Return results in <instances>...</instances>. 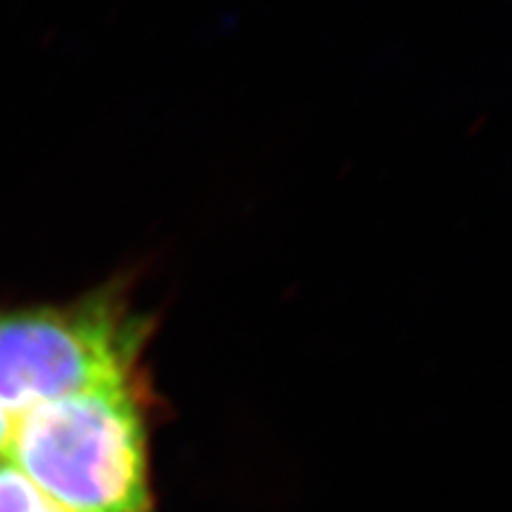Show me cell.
I'll return each instance as SVG.
<instances>
[{"label":"cell","mask_w":512,"mask_h":512,"mask_svg":"<svg viewBox=\"0 0 512 512\" xmlns=\"http://www.w3.org/2000/svg\"><path fill=\"white\" fill-rule=\"evenodd\" d=\"M5 458L72 512H152L136 382L27 408L12 420Z\"/></svg>","instance_id":"cell-1"},{"label":"cell","mask_w":512,"mask_h":512,"mask_svg":"<svg viewBox=\"0 0 512 512\" xmlns=\"http://www.w3.org/2000/svg\"><path fill=\"white\" fill-rule=\"evenodd\" d=\"M145 323L114 292L67 306L0 313V408L12 420L38 403L136 382Z\"/></svg>","instance_id":"cell-2"},{"label":"cell","mask_w":512,"mask_h":512,"mask_svg":"<svg viewBox=\"0 0 512 512\" xmlns=\"http://www.w3.org/2000/svg\"><path fill=\"white\" fill-rule=\"evenodd\" d=\"M0 512H72L38 491L8 458H0Z\"/></svg>","instance_id":"cell-3"},{"label":"cell","mask_w":512,"mask_h":512,"mask_svg":"<svg viewBox=\"0 0 512 512\" xmlns=\"http://www.w3.org/2000/svg\"><path fill=\"white\" fill-rule=\"evenodd\" d=\"M12 432V418L0 408V458H5V451H8V441Z\"/></svg>","instance_id":"cell-4"}]
</instances>
